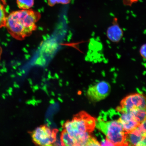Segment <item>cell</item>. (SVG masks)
<instances>
[{
    "label": "cell",
    "mask_w": 146,
    "mask_h": 146,
    "mask_svg": "<svg viewBox=\"0 0 146 146\" xmlns=\"http://www.w3.org/2000/svg\"><path fill=\"white\" fill-rule=\"evenodd\" d=\"M146 44L142 45L140 49L139 52L141 57L145 60H146Z\"/></svg>",
    "instance_id": "cell-16"
},
{
    "label": "cell",
    "mask_w": 146,
    "mask_h": 146,
    "mask_svg": "<svg viewBox=\"0 0 146 146\" xmlns=\"http://www.w3.org/2000/svg\"><path fill=\"white\" fill-rule=\"evenodd\" d=\"M118 120L126 133L131 132L140 124L135 119L130 112L121 113Z\"/></svg>",
    "instance_id": "cell-8"
},
{
    "label": "cell",
    "mask_w": 146,
    "mask_h": 146,
    "mask_svg": "<svg viewBox=\"0 0 146 146\" xmlns=\"http://www.w3.org/2000/svg\"><path fill=\"white\" fill-rule=\"evenodd\" d=\"M111 90V86L108 82L101 81L89 87L87 95L92 101L98 102L106 98L110 94Z\"/></svg>",
    "instance_id": "cell-6"
},
{
    "label": "cell",
    "mask_w": 146,
    "mask_h": 146,
    "mask_svg": "<svg viewBox=\"0 0 146 146\" xmlns=\"http://www.w3.org/2000/svg\"><path fill=\"white\" fill-rule=\"evenodd\" d=\"M33 141L38 145H53L57 137L56 133L46 125L36 127L32 134Z\"/></svg>",
    "instance_id": "cell-4"
},
{
    "label": "cell",
    "mask_w": 146,
    "mask_h": 146,
    "mask_svg": "<svg viewBox=\"0 0 146 146\" xmlns=\"http://www.w3.org/2000/svg\"><path fill=\"white\" fill-rule=\"evenodd\" d=\"M60 139L62 142L63 145L76 146V142L74 139L64 130L62 133L61 136H60Z\"/></svg>",
    "instance_id": "cell-11"
},
{
    "label": "cell",
    "mask_w": 146,
    "mask_h": 146,
    "mask_svg": "<svg viewBox=\"0 0 146 146\" xmlns=\"http://www.w3.org/2000/svg\"><path fill=\"white\" fill-rule=\"evenodd\" d=\"M130 112L137 121L140 123L146 120V109L136 108Z\"/></svg>",
    "instance_id": "cell-10"
},
{
    "label": "cell",
    "mask_w": 146,
    "mask_h": 146,
    "mask_svg": "<svg viewBox=\"0 0 146 146\" xmlns=\"http://www.w3.org/2000/svg\"><path fill=\"white\" fill-rule=\"evenodd\" d=\"M100 145L101 146H115L112 142L107 139L102 140L100 144Z\"/></svg>",
    "instance_id": "cell-17"
},
{
    "label": "cell",
    "mask_w": 146,
    "mask_h": 146,
    "mask_svg": "<svg viewBox=\"0 0 146 146\" xmlns=\"http://www.w3.org/2000/svg\"><path fill=\"white\" fill-rule=\"evenodd\" d=\"M17 2L20 9L29 10L33 6L34 0H17Z\"/></svg>",
    "instance_id": "cell-13"
},
{
    "label": "cell",
    "mask_w": 146,
    "mask_h": 146,
    "mask_svg": "<svg viewBox=\"0 0 146 146\" xmlns=\"http://www.w3.org/2000/svg\"><path fill=\"white\" fill-rule=\"evenodd\" d=\"M96 123L94 118L85 112H82L72 120L66 122L64 130L74 139L76 146H86Z\"/></svg>",
    "instance_id": "cell-2"
},
{
    "label": "cell",
    "mask_w": 146,
    "mask_h": 146,
    "mask_svg": "<svg viewBox=\"0 0 146 146\" xmlns=\"http://www.w3.org/2000/svg\"><path fill=\"white\" fill-rule=\"evenodd\" d=\"M123 35V31L118 24L117 18H114L112 25L107 31L108 38L113 42L117 43L121 40Z\"/></svg>",
    "instance_id": "cell-9"
},
{
    "label": "cell",
    "mask_w": 146,
    "mask_h": 146,
    "mask_svg": "<svg viewBox=\"0 0 146 146\" xmlns=\"http://www.w3.org/2000/svg\"><path fill=\"white\" fill-rule=\"evenodd\" d=\"M140 0H123L124 5L128 6H131L133 3H136Z\"/></svg>",
    "instance_id": "cell-18"
},
{
    "label": "cell",
    "mask_w": 146,
    "mask_h": 146,
    "mask_svg": "<svg viewBox=\"0 0 146 146\" xmlns=\"http://www.w3.org/2000/svg\"><path fill=\"white\" fill-rule=\"evenodd\" d=\"M146 103L144 95L138 93L129 95L122 100L117 110L121 113L128 112L136 108L146 109Z\"/></svg>",
    "instance_id": "cell-5"
},
{
    "label": "cell",
    "mask_w": 146,
    "mask_h": 146,
    "mask_svg": "<svg viewBox=\"0 0 146 146\" xmlns=\"http://www.w3.org/2000/svg\"><path fill=\"white\" fill-rule=\"evenodd\" d=\"M40 17L39 13L22 9L13 12L7 16L5 27L13 37L22 40L36 30V23Z\"/></svg>",
    "instance_id": "cell-1"
},
{
    "label": "cell",
    "mask_w": 146,
    "mask_h": 146,
    "mask_svg": "<svg viewBox=\"0 0 146 146\" xmlns=\"http://www.w3.org/2000/svg\"><path fill=\"white\" fill-rule=\"evenodd\" d=\"M146 120H145L134 130L126 133L127 145L146 146Z\"/></svg>",
    "instance_id": "cell-7"
},
{
    "label": "cell",
    "mask_w": 146,
    "mask_h": 146,
    "mask_svg": "<svg viewBox=\"0 0 146 146\" xmlns=\"http://www.w3.org/2000/svg\"><path fill=\"white\" fill-rule=\"evenodd\" d=\"M100 144L95 138L92 136L89 139L86 146H100Z\"/></svg>",
    "instance_id": "cell-15"
},
{
    "label": "cell",
    "mask_w": 146,
    "mask_h": 146,
    "mask_svg": "<svg viewBox=\"0 0 146 146\" xmlns=\"http://www.w3.org/2000/svg\"><path fill=\"white\" fill-rule=\"evenodd\" d=\"M3 52V49L0 46V60H1V56Z\"/></svg>",
    "instance_id": "cell-19"
},
{
    "label": "cell",
    "mask_w": 146,
    "mask_h": 146,
    "mask_svg": "<svg viewBox=\"0 0 146 146\" xmlns=\"http://www.w3.org/2000/svg\"><path fill=\"white\" fill-rule=\"evenodd\" d=\"M96 125L115 146L127 145L126 133L118 119L106 121L99 117Z\"/></svg>",
    "instance_id": "cell-3"
},
{
    "label": "cell",
    "mask_w": 146,
    "mask_h": 146,
    "mask_svg": "<svg viewBox=\"0 0 146 146\" xmlns=\"http://www.w3.org/2000/svg\"><path fill=\"white\" fill-rule=\"evenodd\" d=\"M49 4L50 5H54L56 3L67 4L70 3V0H48Z\"/></svg>",
    "instance_id": "cell-14"
},
{
    "label": "cell",
    "mask_w": 146,
    "mask_h": 146,
    "mask_svg": "<svg viewBox=\"0 0 146 146\" xmlns=\"http://www.w3.org/2000/svg\"><path fill=\"white\" fill-rule=\"evenodd\" d=\"M7 17L4 1L3 0H0V29L5 27Z\"/></svg>",
    "instance_id": "cell-12"
}]
</instances>
